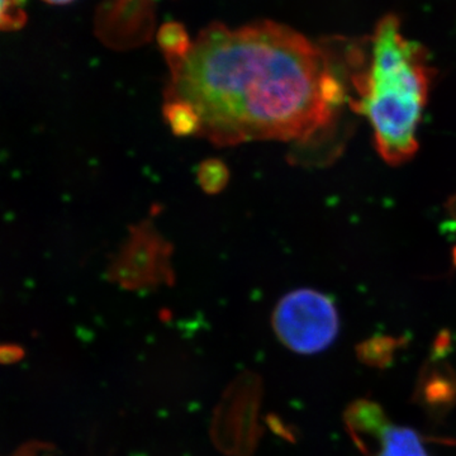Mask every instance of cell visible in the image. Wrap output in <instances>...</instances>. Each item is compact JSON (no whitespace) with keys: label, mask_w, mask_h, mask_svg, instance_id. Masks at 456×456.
I'll use <instances>...</instances> for the list:
<instances>
[{"label":"cell","mask_w":456,"mask_h":456,"mask_svg":"<svg viewBox=\"0 0 456 456\" xmlns=\"http://www.w3.org/2000/svg\"><path fill=\"white\" fill-rule=\"evenodd\" d=\"M169 65L165 99L191 104L198 136L217 145L310 140L330 127L345 101L330 50L269 20L209 26Z\"/></svg>","instance_id":"6da1fadb"},{"label":"cell","mask_w":456,"mask_h":456,"mask_svg":"<svg viewBox=\"0 0 456 456\" xmlns=\"http://www.w3.org/2000/svg\"><path fill=\"white\" fill-rule=\"evenodd\" d=\"M370 51L367 69L353 77L356 98L351 107L370 122L383 160L398 167L419 149L417 128L428 103L431 70L424 47L402 35L395 16L378 23Z\"/></svg>","instance_id":"7a4b0ae2"},{"label":"cell","mask_w":456,"mask_h":456,"mask_svg":"<svg viewBox=\"0 0 456 456\" xmlns=\"http://www.w3.org/2000/svg\"><path fill=\"white\" fill-rule=\"evenodd\" d=\"M273 327L288 349L302 355L322 353L338 338V311L334 302L317 290L297 289L278 302Z\"/></svg>","instance_id":"3957f363"},{"label":"cell","mask_w":456,"mask_h":456,"mask_svg":"<svg viewBox=\"0 0 456 456\" xmlns=\"http://www.w3.org/2000/svg\"><path fill=\"white\" fill-rule=\"evenodd\" d=\"M379 436L378 456H428L419 435L411 428L387 425Z\"/></svg>","instance_id":"277c9868"},{"label":"cell","mask_w":456,"mask_h":456,"mask_svg":"<svg viewBox=\"0 0 456 456\" xmlns=\"http://www.w3.org/2000/svg\"><path fill=\"white\" fill-rule=\"evenodd\" d=\"M165 122L174 134L180 137L200 134V119L193 107L180 99H165L163 108Z\"/></svg>","instance_id":"5b68a950"},{"label":"cell","mask_w":456,"mask_h":456,"mask_svg":"<svg viewBox=\"0 0 456 456\" xmlns=\"http://www.w3.org/2000/svg\"><path fill=\"white\" fill-rule=\"evenodd\" d=\"M197 179L204 193L218 194L227 187L230 170L220 159H209L198 167Z\"/></svg>","instance_id":"8992f818"},{"label":"cell","mask_w":456,"mask_h":456,"mask_svg":"<svg viewBox=\"0 0 456 456\" xmlns=\"http://www.w3.org/2000/svg\"><path fill=\"white\" fill-rule=\"evenodd\" d=\"M26 20L23 0H0V31H16Z\"/></svg>","instance_id":"52a82bcc"},{"label":"cell","mask_w":456,"mask_h":456,"mask_svg":"<svg viewBox=\"0 0 456 456\" xmlns=\"http://www.w3.org/2000/svg\"><path fill=\"white\" fill-rule=\"evenodd\" d=\"M23 350L17 345H0V364H13L20 362Z\"/></svg>","instance_id":"ba28073f"},{"label":"cell","mask_w":456,"mask_h":456,"mask_svg":"<svg viewBox=\"0 0 456 456\" xmlns=\"http://www.w3.org/2000/svg\"><path fill=\"white\" fill-rule=\"evenodd\" d=\"M44 2L50 3V4L64 5L69 4V3H73L74 0H44Z\"/></svg>","instance_id":"9c48e42d"},{"label":"cell","mask_w":456,"mask_h":456,"mask_svg":"<svg viewBox=\"0 0 456 456\" xmlns=\"http://www.w3.org/2000/svg\"><path fill=\"white\" fill-rule=\"evenodd\" d=\"M452 257H454V264L456 265V246L454 248V251H452Z\"/></svg>","instance_id":"30bf717a"}]
</instances>
